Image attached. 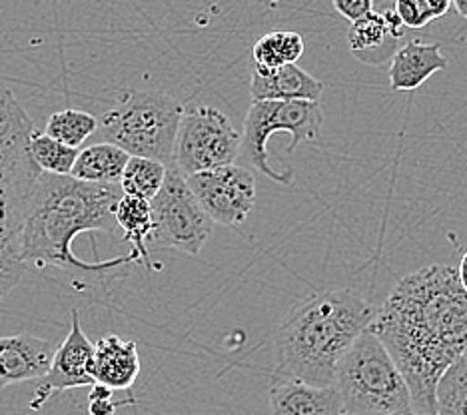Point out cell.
<instances>
[{
  "instance_id": "6da1fadb",
  "label": "cell",
  "mask_w": 467,
  "mask_h": 415,
  "mask_svg": "<svg viewBox=\"0 0 467 415\" xmlns=\"http://www.w3.org/2000/svg\"><path fill=\"white\" fill-rule=\"evenodd\" d=\"M368 329L406 379L411 410L433 415L441 376L467 351V292L458 268L430 264L403 275Z\"/></svg>"
},
{
  "instance_id": "7a4b0ae2",
  "label": "cell",
  "mask_w": 467,
  "mask_h": 415,
  "mask_svg": "<svg viewBox=\"0 0 467 415\" xmlns=\"http://www.w3.org/2000/svg\"><path fill=\"white\" fill-rule=\"evenodd\" d=\"M122 198L120 186L88 184L72 176L42 172L18 232V258L26 268L104 274L132 264L130 254L104 262H82L72 242L82 232L114 233V210Z\"/></svg>"
},
{
  "instance_id": "3957f363",
  "label": "cell",
  "mask_w": 467,
  "mask_h": 415,
  "mask_svg": "<svg viewBox=\"0 0 467 415\" xmlns=\"http://www.w3.org/2000/svg\"><path fill=\"white\" fill-rule=\"evenodd\" d=\"M374 316L376 307L348 287L307 297L275 336V378L334 386L339 359Z\"/></svg>"
},
{
  "instance_id": "277c9868",
  "label": "cell",
  "mask_w": 467,
  "mask_h": 415,
  "mask_svg": "<svg viewBox=\"0 0 467 415\" xmlns=\"http://www.w3.org/2000/svg\"><path fill=\"white\" fill-rule=\"evenodd\" d=\"M35 132L23 104L0 87V284L13 290L28 272L18 258V232L42 174L30 152Z\"/></svg>"
},
{
  "instance_id": "5b68a950",
  "label": "cell",
  "mask_w": 467,
  "mask_h": 415,
  "mask_svg": "<svg viewBox=\"0 0 467 415\" xmlns=\"http://www.w3.org/2000/svg\"><path fill=\"white\" fill-rule=\"evenodd\" d=\"M184 106L161 90H126L102 114L97 134L129 156L172 164L174 140Z\"/></svg>"
},
{
  "instance_id": "8992f818",
  "label": "cell",
  "mask_w": 467,
  "mask_h": 415,
  "mask_svg": "<svg viewBox=\"0 0 467 415\" xmlns=\"http://www.w3.org/2000/svg\"><path fill=\"white\" fill-rule=\"evenodd\" d=\"M334 386L346 415H389L411 410L406 379L369 329L359 334L339 359Z\"/></svg>"
},
{
  "instance_id": "52a82bcc",
  "label": "cell",
  "mask_w": 467,
  "mask_h": 415,
  "mask_svg": "<svg viewBox=\"0 0 467 415\" xmlns=\"http://www.w3.org/2000/svg\"><path fill=\"white\" fill-rule=\"evenodd\" d=\"M322 126L324 110L320 102H252L246 120H244V134H240V156L274 182L290 184L294 180V170L278 172L270 166V136L288 132L292 142L285 150L294 152L302 142H316L320 138Z\"/></svg>"
},
{
  "instance_id": "ba28073f",
  "label": "cell",
  "mask_w": 467,
  "mask_h": 415,
  "mask_svg": "<svg viewBox=\"0 0 467 415\" xmlns=\"http://www.w3.org/2000/svg\"><path fill=\"white\" fill-rule=\"evenodd\" d=\"M242 136L228 116L208 104L182 112L178 124L172 164L184 178L234 164L240 156Z\"/></svg>"
},
{
  "instance_id": "9c48e42d",
  "label": "cell",
  "mask_w": 467,
  "mask_h": 415,
  "mask_svg": "<svg viewBox=\"0 0 467 415\" xmlns=\"http://www.w3.org/2000/svg\"><path fill=\"white\" fill-rule=\"evenodd\" d=\"M154 230L150 242L158 248H172L188 255H200L214 232V222L202 210L186 178L168 166L161 192L150 202Z\"/></svg>"
},
{
  "instance_id": "30bf717a",
  "label": "cell",
  "mask_w": 467,
  "mask_h": 415,
  "mask_svg": "<svg viewBox=\"0 0 467 415\" xmlns=\"http://www.w3.org/2000/svg\"><path fill=\"white\" fill-rule=\"evenodd\" d=\"M208 218L224 228L240 226L256 206V178L248 168L224 164L186 178Z\"/></svg>"
},
{
  "instance_id": "8fae6325",
  "label": "cell",
  "mask_w": 467,
  "mask_h": 415,
  "mask_svg": "<svg viewBox=\"0 0 467 415\" xmlns=\"http://www.w3.org/2000/svg\"><path fill=\"white\" fill-rule=\"evenodd\" d=\"M92 358L94 344L84 334L78 310H72L68 336L57 348L47 374L38 379L33 398L28 401V408L38 411L58 391L92 388Z\"/></svg>"
},
{
  "instance_id": "7c38bea8",
  "label": "cell",
  "mask_w": 467,
  "mask_h": 415,
  "mask_svg": "<svg viewBox=\"0 0 467 415\" xmlns=\"http://www.w3.org/2000/svg\"><path fill=\"white\" fill-rule=\"evenodd\" d=\"M57 346L33 334L0 336V389L40 379L50 368Z\"/></svg>"
},
{
  "instance_id": "4fadbf2b",
  "label": "cell",
  "mask_w": 467,
  "mask_h": 415,
  "mask_svg": "<svg viewBox=\"0 0 467 415\" xmlns=\"http://www.w3.org/2000/svg\"><path fill=\"white\" fill-rule=\"evenodd\" d=\"M270 415H346L336 386H310L296 379L274 378Z\"/></svg>"
},
{
  "instance_id": "5bb4252c",
  "label": "cell",
  "mask_w": 467,
  "mask_h": 415,
  "mask_svg": "<svg viewBox=\"0 0 467 415\" xmlns=\"http://www.w3.org/2000/svg\"><path fill=\"white\" fill-rule=\"evenodd\" d=\"M324 88V82L298 64H288L275 70L254 68L250 96L252 102H320Z\"/></svg>"
},
{
  "instance_id": "9a60e30c",
  "label": "cell",
  "mask_w": 467,
  "mask_h": 415,
  "mask_svg": "<svg viewBox=\"0 0 467 415\" xmlns=\"http://www.w3.org/2000/svg\"><path fill=\"white\" fill-rule=\"evenodd\" d=\"M140 356L134 342L109 334L94 344V383H102L110 389H130L140 376Z\"/></svg>"
},
{
  "instance_id": "2e32d148",
  "label": "cell",
  "mask_w": 467,
  "mask_h": 415,
  "mask_svg": "<svg viewBox=\"0 0 467 415\" xmlns=\"http://www.w3.org/2000/svg\"><path fill=\"white\" fill-rule=\"evenodd\" d=\"M445 68L448 58L441 55L438 42L428 45L421 40H410L389 60V88L396 92L418 90L435 72Z\"/></svg>"
},
{
  "instance_id": "e0dca14e",
  "label": "cell",
  "mask_w": 467,
  "mask_h": 415,
  "mask_svg": "<svg viewBox=\"0 0 467 415\" xmlns=\"http://www.w3.org/2000/svg\"><path fill=\"white\" fill-rule=\"evenodd\" d=\"M398 36L391 32L384 13L371 10L356 23H349L348 45L352 55L366 64H381L396 55Z\"/></svg>"
},
{
  "instance_id": "ac0fdd59",
  "label": "cell",
  "mask_w": 467,
  "mask_h": 415,
  "mask_svg": "<svg viewBox=\"0 0 467 415\" xmlns=\"http://www.w3.org/2000/svg\"><path fill=\"white\" fill-rule=\"evenodd\" d=\"M114 222L116 228L122 230L124 240L132 246L130 255L134 262L144 264L148 270H156L150 260V252H148V242H150L154 230L150 202L122 194L114 210Z\"/></svg>"
},
{
  "instance_id": "d6986e66",
  "label": "cell",
  "mask_w": 467,
  "mask_h": 415,
  "mask_svg": "<svg viewBox=\"0 0 467 415\" xmlns=\"http://www.w3.org/2000/svg\"><path fill=\"white\" fill-rule=\"evenodd\" d=\"M130 156L109 142L90 144L78 150L70 176L88 184H120V178Z\"/></svg>"
},
{
  "instance_id": "ffe728a7",
  "label": "cell",
  "mask_w": 467,
  "mask_h": 415,
  "mask_svg": "<svg viewBox=\"0 0 467 415\" xmlns=\"http://www.w3.org/2000/svg\"><path fill=\"white\" fill-rule=\"evenodd\" d=\"M306 50V42L300 32L294 30H272L260 36L254 45V62L258 70H275L288 64H296Z\"/></svg>"
},
{
  "instance_id": "44dd1931",
  "label": "cell",
  "mask_w": 467,
  "mask_h": 415,
  "mask_svg": "<svg viewBox=\"0 0 467 415\" xmlns=\"http://www.w3.org/2000/svg\"><path fill=\"white\" fill-rule=\"evenodd\" d=\"M166 170L168 166L156 162V160L130 156L119 184L122 194L152 202L164 184Z\"/></svg>"
},
{
  "instance_id": "7402d4cb",
  "label": "cell",
  "mask_w": 467,
  "mask_h": 415,
  "mask_svg": "<svg viewBox=\"0 0 467 415\" xmlns=\"http://www.w3.org/2000/svg\"><path fill=\"white\" fill-rule=\"evenodd\" d=\"M99 130V119L92 116L90 112L77 110V109H67V110H58L55 114H50V119L47 120L45 126V134L55 138V140L62 142L65 146L77 148L80 150V146L88 140L90 136L97 134Z\"/></svg>"
},
{
  "instance_id": "603a6c76",
  "label": "cell",
  "mask_w": 467,
  "mask_h": 415,
  "mask_svg": "<svg viewBox=\"0 0 467 415\" xmlns=\"http://www.w3.org/2000/svg\"><path fill=\"white\" fill-rule=\"evenodd\" d=\"M433 415H467V351L441 376Z\"/></svg>"
},
{
  "instance_id": "cb8c5ba5",
  "label": "cell",
  "mask_w": 467,
  "mask_h": 415,
  "mask_svg": "<svg viewBox=\"0 0 467 415\" xmlns=\"http://www.w3.org/2000/svg\"><path fill=\"white\" fill-rule=\"evenodd\" d=\"M30 152H33L35 162L42 172L55 174V176H70L74 160L78 156L77 148L65 146L62 142L55 140V138L47 136L45 132L33 134Z\"/></svg>"
},
{
  "instance_id": "d4e9b609",
  "label": "cell",
  "mask_w": 467,
  "mask_h": 415,
  "mask_svg": "<svg viewBox=\"0 0 467 415\" xmlns=\"http://www.w3.org/2000/svg\"><path fill=\"white\" fill-rule=\"evenodd\" d=\"M394 13L401 20L403 28L420 30L431 23V16L423 0H396Z\"/></svg>"
},
{
  "instance_id": "484cf974",
  "label": "cell",
  "mask_w": 467,
  "mask_h": 415,
  "mask_svg": "<svg viewBox=\"0 0 467 415\" xmlns=\"http://www.w3.org/2000/svg\"><path fill=\"white\" fill-rule=\"evenodd\" d=\"M334 8L349 23H356L374 10V0H332Z\"/></svg>"
},
{
  "instance_id": "4316f807",
  "label": "cell",
  "mask_w": 467,
  "mask_h": 415,
  "mask_svg": "<svg viewBox=\"0 0 467 415\" xmlns=\"http://www.w3.org/2000/svg\"><path fill=\"white\" fill-rule=\"evenodd\" d=\"M132 399L126 401H114L112 398L109 399H88V415H114L120 408L130 406Z\"/></svg>"
},
{
  "instance_id": "83f0119b",
  "label": "cell",
  "mask_w": 467,
  "mask_h": 415,
  "mask_svg": "<svg viewBox=\"0 0 467 415\" xmlns=\"http://www.w3.org/2000/svg\"><path fill=\"white\" fill-rule=\"evenodd\" d=\"M423 5H426L431 20H438L450 13L451 0H423Z\"/></svg>"
},
{
  "instance_id": "f1b7e54d",
  "label": "cell",
  "mask_w": 467,
  "mask_h": 415,
  "mask_svg": "<svg viewBox=\"0 0 467 415\" xmlns=\"http://www.w3.org/2000/svg\"><path fill=\"white\" fill-rule=\"evenodd\" d=\"M458 275H460V282L463 285V290L467 292V252L462 255V262L458 265Z\"/></svg>"
},
{
  "instance_id": "f546056e",
  "label": "cell",
  "mask_w": 467,
  "mask_h": 415,
  "mask_svg": "<svg viewBox=\"0 0 467 415\" xmlns=\"http://www.w3.org/2000/svg\"><path fill=\"white\" fill-rule=\"evenodd\" d=\"M451 5L458 10L460 16L467 18V0H451Z\"/></svg>"
},
{
  "instance_id": "4dcf8cb0",
  "label": "cell",
  "mask_w": 467,
  "mask_h": 415,
  "mask_svg": "<svg viewBox=\"0 0 467 415\" xmlns=\"http://www.w3.org/2000/svg\"><path fill=\"white\" fill-rule=\"evenodd\" d=\"M389 415H420V413H416L413 410H403V411H396V413H389Z\"/></svg>"
}]
</instances>
